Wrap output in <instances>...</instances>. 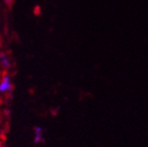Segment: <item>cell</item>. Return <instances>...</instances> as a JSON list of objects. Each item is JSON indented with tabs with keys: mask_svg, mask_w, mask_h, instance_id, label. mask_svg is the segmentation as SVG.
Wrapping results in <instances>:
<instances>
[{
	"mask_svg": "<svg viewBox=\"0 0 148 147\" xmlns=\"http://www.w3.org/2000/svg\"><path fill=\"white\" fill-rule=\"evenodd\" d=\"M43 141V128L41 126H35L34 128V143L40 144Z\"/></svg>",
	"mask_w": 148,
	"mask_h": 147,
	"instance_id": "obj_2",
	"label": "cell"
},
{
	"mask_svg": "<svg viewBox=\"0 0 148 147\" xmlns=\"http://www.w3.org/2000/svg\"><path fill=\"white\" fill-rule=\"evenodd\" d=\"M13 89V83L8 74H4L0 80V93H10Z\"/></svg>",
	"mask_w": 148,
	"mask_h": 147,
	"instance_id": "obj_1",
	"label": "cell"
},
{
	"mask_svg": "<svg viewBox=\"0 0 148 147\" xmlns=\"http://www.w3.org/2000/svg\"><path fill=\"white\" fill-rule=\"evenodd\" d=\"M4 2H5V4L9 8H12V5H13V2H14V0H4Z\"/></svg>",
	"mask_w": 148,
	"mask_h": 147,
	"instance_id": "obj_4",
	"label": "cell"
},
{
	"mask_svg": "<svg viewBox=\"0 0 148 147\" xmlns=\"http://www.w3.org/2000/svg\"><path fill=\"white\" fill-rule=\"evenodd\" d=\"M0 63H1V65H2L3 67H5V68H10L12 65L8 55L4 54V53L0 54Z\"/></svg>",
	"mask_w": 148,
	"mask_h": 147,
	"instance_id": "obj_3",
	"label": "cell"
}]
</instances>
